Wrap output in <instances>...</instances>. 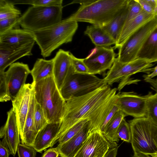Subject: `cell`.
Instances as JSON below:
<instances>
[{"mask_svg": "<svg viewBox=\"0 0 157 157\" xmlns=\"http://www.w3.org/2000/svg\"><path fill=\"white\" fill-rule=\"evenodd\" d=\"M61 123H49L38 133L32 147L37 152H41L49 147L57 135Z\"/></svg>", "mask_w": 157, "mask_h": 157, "instance_id": "20", "label": "cell"}, {"mask_svg": "<svg viewBox=\"0 0 157 157\" xmlns=\"http://www.w3.org/2000/svg\"><path fill=\"white\" fill-rule=\"evenodd\" d=\"M78 22L68 17L45 29L32 32L44 58L49 56L62 45L72 41Z\"/></svg>", "mask_w": 157, "mask_h": 157, "instance_id": "4", "label": "cell"}, {"mask_svg": "<svg viewBox=\"0 0 157 157\" xmlns=\"http://www.w3.org/2000/svg\"><path fill=\"white\" fill-rule=\"evenodd\" d=\"M143 10L151 14H157V0H137Z\"/></svg>", "mask_w": 157, "mask_h": 157, "instance_id": "37", "label": "cell"}, {"mask_svg": "<svg viewBox=\"0 0 157 157\" xmlns=\"http://www.w3.org/2000/svg\"><path fill=\"white\" fill-rule=\"evenodd\" d=\"M113 48L96 47L83 61L89 73L101 74L111 67L116 58Z\"/></svg>", "mask_w": 157, "mask_h": 157, "instance_id": "10", "label": "cell"}, {"mask_svg": "<svg viewBox=\"0 0 157 157\" xmlns=\"http://www.w3.org/2000/svg\"><path fill=\"white\" fill-rule=\"evenodd\" d=\"M147 95L141 96L133 92H119L116 95L114 105L127 116L134 118L146 117Z\"/></svg>", "mask_w": 157, "mask_h": 157, "instance_id": "11", "label": "cell"}, {"mask_svg": "<svg viewBox=\"0 0 157 157\" xmlns=\"http://www.w3.org/2000/svg\"><path fill=\"white\" fill-rule=\"evenodd\" d=\"M114 102L109 109L100 128V131L102 133H103L108 123L114 114L119 110L118 108L114 105Z\"/></svg>", "mask_w": 157, "mask_h": 157, "instance_id": "40", "label": "cell"}, {"mask_svg": "<svg viewBox=\"0 0 157 157\" xmlns=\"http://www.w3.org/2000/svg\"><path fill=\"white\" fill-rule=\"evenodd\" d=\"M35 40L18 48L0 49V72H4L6 68L23 57L32 55V50Z\"/></svg>", "mask_w": 157, "mask_h": 157, "instance_id": "19", "label": "cell"}, {"mask_svg": "<svg viewBox=\"0 0 157 157\" xmlns=\"http://www.w3.org/2000/svg\"><path fill=\"white\" fill-rule=\"evenodd\" d=\"M84 33L96 47H108L116 43V41L101 27L93 25L88 26Z\"/></svg>", "mask_w": 157, "mask_h": 157, "instance_id": "22", "label": "cell"}, {"mask_svg": "<svg viewBox=\"0 0 157 157\" xmlns=\"http://www.w3.org/2000/svg\"><path fill=\"white\" fill-rule=\"evenodd\" d=\"M144 78L145 82L149 83L152 86L151 88L157 93V78L155 79Z\"/></svg>", "mask_w": 157, "mask_h": 157, "instance_id": "44", "label": "cell"}, {"mask_svg": "<svg viewBox=\"0 0 157 157\" xmlns=\"http://www.w3.org/2000/svg\"><path fill=\"white\" fill-rule=\"evenodd\" d=\"M88 120H82L68 129L59 140L58 145H61L66 142L76 134L82 128Z\"/></svg>", "mask_w": 157, "mask_h": 157, "instance_id": "32", "label": "cell"}, {"mask_svg": "<svg viewBox=\"0 0 157 157\" xmlns=\"http://www.w3.org/2000/svg\"><path fill=\"white\" fill-rule=\"evenodd\" d=\"M59 152L56 147L51 148L46 151L41 157H59Z\"/></svg>", "mask_w": 157, "mask_h": 157, "instance_id": "42", "label": "cell"}, {"mask_svg": "<svg viewBox=\"0 0 157 157\" xmlns=\"http://www.w3.org/2000/svg\"><path fill=\"white\" fill-rule=\"evenodd\" d=\"M156 14L148 13L144 11L125 25L113 47L114 49L118 48L132 34L152 19Z\"/></svg>", "mask_w": 157, "mask_h": 157, "instance_id": "21", "label": "cell"}, {"mask_svg": "<svg viewBox=\"0 0 157 157\" xmlns=\"http://www.w3.org/2000/svg\"><path fill=\"white\" fill-rule=\"evenodd\" d=\"M52 59L53 78L60 90L71 66L70 52L60 49Z\"/></svg>", "mask_w": 157, "mask_h": 157, "instance_id": "18", "label": "cell"}, {"mask_svg": "<svg viewBox=\"0 0 157 157\" xmlns=\"http://www.w3.org/2000/svg\"><path fill=\"white\" fill-rule=\"evenodd\" d=\"M119 138L128 143H131L132 134L129 124L124 118L121 123L117 130Z\"/></svg>", "mask_w": 157, "mask_h": 157, "instance_id": "33", "label": "cell"}, {"mask_svg": "<svg viewBox=\"0 0 157 157\" xmlns=\"http://www.w3.org/2000/svg\"><path fill=\"white\" fill-rule=\"evenodd\" d=\"M118 146H116L110 147L105 154L103 157H116Z\"/></svg>", "mask_w": 157, "mask_h": 157, "instance_id": "43", "label": "cell"}, {"mask_svg": "<svg viewBox=\"0 0 157 157\" xmlns=\"http://www.w3.org/2000/svg\"><path fill=\"white\" fill-rule=\"evenodd\" d=\"M31 73L28 64L16 62L10 66L5 72L8 91L11 100H13L25 84L28 75Z\"/></svg>", "mask_w": 157, "mask_h": 157, "instance_id": "12", "label": "cell"}, {"mask_svg": "<svg viewBox=\"0 0 157 157\" xmlns=\"http://www.w3.org/2000/svg\"><path fill=\"white\" fill-rule=\"evenodd\" d=\"M48 123L42 108L36 101L34 112V127L36 131L38 133Z\"/></svg>", "mask_w": 157, "mask_h": 157, "instance_id": "30", "label": "cell"}, {"mask_svg": "<svg viewBox=\"0 0 157 157\" xmlns=\"http://www.w3.org/2000/svg\"><path fill=\"white\" fill-rule=\"evenodd\" d=\"M131 129V143L134 152L149 155L157 153V125L146 117L128 121Z\"/></svg>", "mask_w": 157, "mask_h": 157, "instance_id": "5", "label": "cell"}, {"mask_svg": "<svg viewBox=\"0 0 157 157\" xmlns=\"http://www.w3.org/2000/svg\"><path fill=\"white\" fill-rule=\"evenodd\" d=\"M0 136L14 157L20 144V134L16 113L12 108L7 113V118L4 126L1 127Z\"/></svg>", "mask_w": 157, "mask_h": 157, "instance_id": "15", "label": "cell"}, {"mask_svg": "<svg viewBox=\"0 0 157 157\" xmlns=\"http://www.w3.org/2000/svg\"><path fill=\"white\" fill-rule=\"evenodd\" d=\"M150 155H151L152 157H157V153L151 154H150Z\"/></svg>", "mask_w": 157, "mask_h": 157, "instance_id": "48", "label": "cell"}, {"mask_svg": "<svg viewBox=\"0 0 157 157\" xmlns=\"http://www.w3.org/2000/svg\"><path fill=\"white\" fill-rule=\"evenodd\" d=\"M36 151L32 147L23 144H19L17 147V152L18 157H36Z\"/></svg>", "mask_w": 157, "mask_h": 157, "instance_id": "39", "label": "cell"}, {"mask_svg": "<svg viewBox=\"0 0 157 157\" xmlns=\"http://www.w3.org/2000/svg\"><path fill=\"white\" fill-rule=\"evenodd\" d=\"M53 62L52 59L47 60L38 59L31 71L33 82H35L53 76Z\"/></svg>", "mask_w": 157, "mask_h": 157, "instance_id": "26", "label": "cell"}, {"mask_svg": "<svg viewBox=\"0 0 157 157\" xmlns=\"http://www.w3.org/2000/svg\"><path fill=\"white\" fill-rule=\"evenodd\" d=\"M153 66V63L143 59H136L130 62L123 63L119 62L117 57L106 76L102 79L103 82L110 86L121 81L117 88L120 91L130 80L131 76L139 72L149 74Z\"/></svg>", "mask_w": 157, "mask_h": 157, "instance_id": "8", "label": "cell"}, {"mask_svg": "<svg viewBox=\"0 0 157 157\" xmlns=\"http://www.w3.org/2000/svg\"><path fill=\"white\" fill-rule=\"evenodd\" d=\"M147 95L145 117L157 125V93L149 92Z\"/></svg>", "mask_w": 157, "mask_h": 157, "instance_id": "29", "label": "cell"}, {"mask_svg": "<svg viewBox=\"0 0 157 157\" xmlns=\"http://www.w3.org/2000/svg\"><path fill=\"white\" fill-rule=\"evenodd\" d=\"M94 0H75L69 4L68 5L78 3L81 5H83L88 4L94 2Z\"/></svg>", "mask_w": 157, "mask_h": 157, "instance_id": "46", "label": "cell"}, {"mask_svg": "<svg viewBox=\"0 0 157 157\" xmlns=\"http://www.w3.org/2000/svg\"><path fill=\"white\" fill-rule=\"evenodd\" d=\"M126 116L119 109L108 123L102 134L109 141L114 143L118 142L119 140L117 130L122 121Z\"/></svg>", "mask_w": 157, "mask_h": 157, "instance_id": "27", "label": "cell"}, {"mask_svg": "<svg viewBox=\"0 0 157 157\" xmlns=\"http://www.w3.org/2000/svg\"><path fill=\"white\" fill-rule=\"evenodd\" d=\"M90 131L89 121L81 130L69 140L56 147L61 157H74L87 139Z\"/></svg>", "mask_w": 157, "mask_h": 157, "instance_id": "16", "label": "cell"}, {"mask_svg": "<svg viewBox=\"0 0 157 157\" xmlns=\"http://www.w3.org/2000/svg\"></svg>", "mask_w": 157, "mask_h": 157, "instance_id": "49", "label": "cell"}, {"mask_svg": "<svg viewBox=\"0 0 157 157\" xmlns=\"http://www.w3.org/2000/svg\"><path fill=\"white\" fill-rule=\"evenodd\" d=\"M117 88L105 84L85 95L71 97L66 101L65 113L60 129L51 147L70 128L82 120L90 123V131L99 130L109 109L114 103Z\"/></svg>", "mask_w": 157, "mask_h": 157, "instance_id": "1", "label": "cell"}, {"mask_svg": "<svg viewBox=\"0 0 157 157\" xmlns=\"http://www.w3.org/2000/svg\"><path fill=\"white\" fill-rule=\"evenodd\" d=\"M128 6V13L124 26L144 11L137 0H129Z\"/></svg>", "mask_w": 157, "mask_h": 157, "instance_id": "34", "label": "cell"}, {"mask_svg": "<svg viewBox=\"0 0 157 157\" xmlns=\"http://www.w3.org/2000/svg\"><path fill=\"white\" fill-rule=\"evenodd\" d=\"M18 18L0 20V34L15 28H19Z\"/></svg>", "mask_w": 157, "mask_h": 157, "instance_id": "36", "label": "cell"}, {"mask_svg": "<svg viewBox=\"0 0 157 157\" xmlns=\"http://www.w3.org/2000/svg\"><path fill=\"white\" fill-rule=\"evenodd\" d=\"M15 5L27 4L33 6H62L63 0H16L11 1Z\"/></svg>", "mask_w": 157, "mask_h": 157, "instance_id": "31", "label": "cell"}, {"mask_svg": "<svg viewBox=\"0 0 157 157\" xmlns=\"http://www.w3.org/2000/svg\"><path fill=\"white\" fill-rule=\"evenodd\" d=\"M34 82L25 84L16 98L12 101L13 108L16 114L20 137L24 144L23 131L26 118L29 108Z\"/></svg>", "mask_w": 157, "mask_h": 157, "instance_id": "14", "label": "cell"}, {"mask_svg": "<svg viewBox=\"0 0 157 157\" xmlns=\"http://www.w3.org/2000/svg\"><path fill=\"white\" fill-rule=\"evenodd\" d=\"M157 76V65L154 68H152L151 72L148 74L144 75L143 77L144 78L152 79Z\"/></svg>", "mask_w": 157, "mask_h": 157, "instance_id": "45", "label": "cell"}, {"mask_svg": "<svg viewBox=\"0 0 157 157\" xmlns=\"http://www.w3.org/2000/svg\"><path fill=\"white\" fill-rule=\"evenodd\" d=\"M0 101L3 102L11 100L8 93L5 72H0Z\"/></svg>", "mask_w": 157, "mask_h": 157, "instance_id": "38", "label": "cell"}, {"mask_svg": "<svg viewBox=\"0 0 157 157\" xmlns=\"http://www.w3.org/2000/svg\"><path fill=\"white\" fill-rule=\"evenodd\" d=\"M36 102L33 89L23 131L24 144L32 147L37 134L34 124V112Z\"/></svg>", "mask_w": 157, "mask_h": 157, "instance_id": "24", "label": "cell"}, {"mask_svg": "<svg viewBox=\"0 0 157 157\" xmlns=\"http://www.w3.org/2000/svg\"><path fill=\"white\" fill-rule=\"evenodd\" d=\"M11 155L10 151L2 140L0 143V157H9Z\"/></svg>", "mask_w": 157, "mask_h": 157, "instance_id": "41", "label": "cell"}, {"mask_svg": "<svg viewBox=\"0 0 157 157\" xmlns=\"http://www.w3.org/2000/svg\"><path fill=\"white\" fill-rule=\"evenodd\" d=\"M136 59L157 62V26L150 33L138 53Z\"/></svg>", "mask_w": 157, "mask_h": 157, "instance_id": "23", "label": "cell"}, {"mask_svg": "<svg viewBox=\"0 0 157 157\" xmlns=\"http://www.w3.org/2000/svg\"><path fill=\"white\" fill-rule=\"evenodd\" d=\"M104 84L103 79L95 75L74 73L71 66L59 91L66 101L71 97L86 94Z\"/></svg>", "mask_w": 157, "mask_h": 157, "instance_id": "7", "label": "cell"}, {"mask_svg": "<svg viewBox=\"0 0 157 157\" xmlns=\"http://www.w3.org/2000/svg\"><path fill=\"white\" fill-rule=\"evenodd\" d=\"M71 67L75 73H89L88 70L83 61V59L76 57L70 52Z\"/></svg>", "mask_w": 157, "mask_h": 157, "instance_id": "35", "label": "cell"}, {"mask_svg": "<svg viewBox=\"0 0 157 157\" xmlns=\"http://www.w3.org/2000/svg\"><path fill=\"white\" fill-rule=\"evenodd\" d=\"M111 147L112 143L99 130L91 131L74 157H103Z\"/></svg>", "mask_w": 157, "mask_h": 157, "instance_id": "13", "label": "cell"}, {"mask_svg": "<svg viewBox=\"0 0 157 157\" xmlns=\"http://www.w3.org/2000/svg\"><path fill=\"white\" fill-rule=\"evenodd\" d=\"M128 2L110 22L105 26L101 27L116 43L126 21L128 11Z\"/></svg>", "mask_w": 157, "mask_h": 157, "instance_id": "25", "label": "cell"}, {"mask_svg": "<svg viewBox=\"0 0 157 157\" xmlns=\"http://www.w3.org/2000/svg\"><path fill=\"white\" fill-rule=\"evenodd\" d=\"M34 40L32 32L20 28L0 34V46L12 48L21 47Z\"/></svg>", "mask_w": 157, "mask_h": 157, "instance_id": "17", "label": "cell"}, {"mask_svg": "<svg viewBox=\"0 0 157 157\" xmlns=\"http://www.w3.org/2000/svg\"><path fill=\"white\" fill-rule=\"evenodd\" d=\"M21 14L11 1L0 0V20L20 17Z\"/></svg>", "mask_w": 157, "mask_h": 157, "instance_id": "28", "label": "cell"}, {"mask_svg": "<svg viewBox=\"0 0 157 157\" xmlns=\"http://www.w3.org/2000/svg\"><path fill=\"white\" fill-rule=\"evenodd\" d=\"M63 8L62 6H32L19 17L18 23L31 32L45 29L62 20Z\"/></svg>", "mask_w": 157, "mask_h": 157, "instance_id": "6", "label": "cell"}, {"mask_svg": "<svg viewBox=\"0 0 157 157\" xmlns=\"http://www.w3.org/2000/svg\"><path fill=\"white\" fill-rule=\"evenodd\" d=\"M129 0H94L81 5L68 17L77 22L90 23L103 27L110 22L128 4Z\"/></svg>", "mask_w": 157, "mask_h": 157, "instance_id": "3", "label": "cell"}, {"mask_svg": "<svg viewBox=\"0 0 157 157\" xmlns=\"http://www.w3.org/2000/svg\"><path fill=\"white\" fill-rule=\"evenodd\" d=\"M33 82L35 100L42 108L48 123H61L65 113L66 101L53 76Z\"/></svg>", "mask_w": 157, "mask_h": 157, "instance_id": "2", "label": "cell"}, {"mask_svg": "<svg viewBox=\"0 0 157 157\" xmlns=\"http://www.w3.org/2000/svg\"><path fill=\"white\" fill-rule=\"evenodd\" d=\"M132 157H151L150 155L141 152H134Z\"/></svg>", "mask_w": 157, "mask_h": 157, "instance_id": "47", "label": "cell"}, {"mask_svg": "<svg viewBox=\"0 0 157 157\" xmlns=\"http://www.w3.org/2000/svg\"><path fill=\"white\" fill-rule=\"evenodd\" d=\"M157 26V14L151 20L132 34L118 48V61L126 63L136 59L147 38Z\"/></svg>", "mask_w": 157, "mask_h": 157, "instance_id": "9", "label": "cell"}]
</instances>
